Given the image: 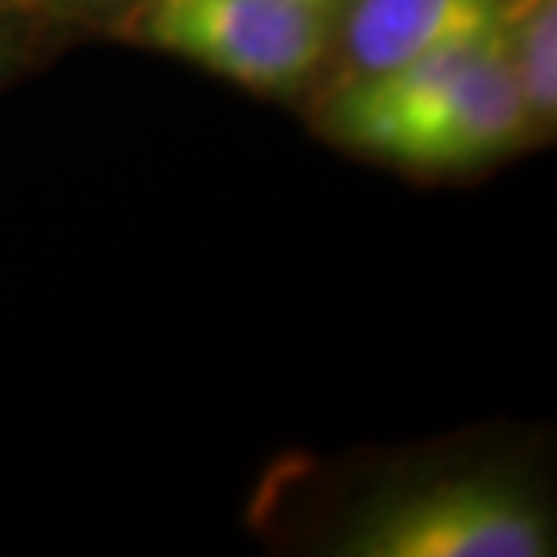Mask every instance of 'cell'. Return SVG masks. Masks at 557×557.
<instances>
[{
	"instance_id": "cell-1",
	"label": "cell",
	"mask_w": 557,
	"mask_h": 557,
	"mask_svg": "<svg viewBox=\"0 0 557 557\" xmlns=\"http://www.w3.org/2000/svg\"><path fill=\"white\" fill-rule=\"evenodd\" d=\"M131 29L258 91L300 84L326 54V11L283 0H141Z\"/></svg>"
},
{
	"instance_id": "cell-2",
	"label": "cell",
	"mask_w": 557,
	"mask_h": 557,
	"mask_svg": "<svg viewBox=\"0 0 557 557\" xmlns=\"http://www.w3.org/2000/svg\"><path fill=\"white\" fill-rule=\"evenodd\" d=\"M355 557H543L547 521L518 488L493 478H449L392 496L348 536Z\"/></svg>"
},
{
	"instance_id": "cell-3",
	"label": "cell",
	"mask_w": 557,
	"mask_h": 557,
	"mask_svg": "<svg viewBox=\"0 0 557 557\" xmlns=\"http://www.w3.org/2000/svg\"><path fill=\"white\" fill-rule=\"evenodd\" d=\"M529 120V102L499 44L417 124L395 131L392 138L376 145V156L423 166V171L471 166L510 149L525 135Z\"/></svg>"
},
{
	"instance_id": "cell-4",
	"label": "cell",
	"mask_w": 557,
	"mask_h": 557,
	"mask_svg": "<svg viewBox=\"0 0 557 557\" xmlns=\"http://www.w3.org/2000/svg\"><path fill=\"white\" fill-rule=\"evenodd\" d=\"M507 0H359L348 18V59L359 76L504 33ZM355 76V81H359Z\"/></svg>"
},
{
	"instance_id": "cell-5",
	"label": "cell",
	"mask_w": 557,
	"mask_h": 557,
	"mask_svg": "<svg viewBox=\"0 0 557 557\" xmlns=\"http://www.w3.org/2000/svg\"><path fill=\"white\" fill-rule=\"evenodd\" d=\"M504 51L532 120L557 106V0H515L504 8Z\"/></svg>"
},
{
	"instance_id": "cell-6",
	"label": "cell",
	"mask_w": 557,
	"mask_h": 557,
	"mask_svg": "<svg viewBox=\"0 0 557 557\" xmlns=\"http://www.w3.org/2000/svg\"><path fill=\"white\" fill-rule=\"evenodd\" d=\"M283 4H297V8H311V11H330L337 0H283Z\"/></svg>"
},
{
	"instance_id": "cell-7",
	"label": "cell",
	"mask_w": 557,
	"mask_h": 557,
	"mask_svg": "<svg viewBox=\"0 0 557 557\" xmlns=\"http://www.w3.org/2000/svg\"><path fill=\"white\" fill-rule=\"evenodd\" d=\"M51 4H70V8H98V4H109V0H51Z\"/></svg>"
}]
</instances>
